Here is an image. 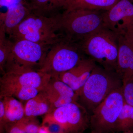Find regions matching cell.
<instances>
[{
	"label": "cell",
	"mask_w": 133,
	"mask_h": 133,
	"mask_svg": "<svg viewBox=\"0 0 133 133\" xmlns=\"http://www.w3.org/2000/svg\"><path fill=\"white\" fill-rule=\"evenodd\" d=\"M122 90L125 103L133 106V77L122 83Z\"/></svg>",
	"instance_id": "21"
},
{
	"label": "cell",
	"mask_w": 133,
	"mask_h": 133,
	"mask_svg": "<svg viewBox=\"0 0 133 133\" xmlns=\"http://www.w3.org/2000/svg\"><path fill=\"white\" fill-rule=\"evenodd\" d=\"M78 44L85 55L105 69L116 72L119 49L117 33L104 27Z\"/></svg>",
	"instance_id": "3"
},
{
	"label": "cell",
	"mask_w": 133,
	"mask_h": 133,
	"mask_svg": "<svg viewBox=\"0 0 133 133\" xmlns=\"http://www.w3.org/2000/svg\"><path fill=\"white\" fill-rule=\"evenodd\" d=\"M23 127L26 133H38L41 127L37 123L36 117L24 116L22 119Z\"/></svg>",
	"instance_id": "23"
},
{
	"label": "cell",
	"mask_w": 133,
	"mask_h": 133,
	"mask_svg": "<svg viewBox=\"0 0 133 133\" xmlns=\"http://www.w3.org/2000/svg\"><path fill=\"white\" fill-rule=\"evenodd\" d=\"M104 26L122 35L130 31L133 24V2L131 0H119L103 14Z\"/></svg>",
	"instance_id": "10"
},
{
	"label": "cell",
	"mask_w": 133,
	"mask_h": 133,
	"mask_svg": "<svg viewBox=\"0 0 133 133\" xmlns=\"http://www.w3.org/2000/svg\"><path fill=\"white\" fill-rule=\"evenodd\" d=\"M125 103L122 87L111 93L91 114V131L98 133L115 132L117 120Z\"/></svg>",
	"instance_id": "8"
},
{
	"label": "cell",
	"mask_w": 133,
	"mask_h": 133,
	"mask_svg": "<svg viewBox=\"0 0 133 133\" xmlns=\"http://www.w3.org/2000/svg\"><path fill=\"white\" fill-rule=\"evenodd\" d=\"M90 115L85 108L75 101L45 115L42 126H56L58 133H84L90 127Z\"/></svg>",
	"instance_id": "7"
},
{
	"label": "cell",
	"mask_w": 133,
	"mask_h": 133,
	"mask_svg": "<svg viewBox=\"0 0 133 133\" xmlns=\"http://www.w3.org/2000/svg\"><path fill=\"white\" fill-rule=\"evenodd\" d=\"M38 133H55L50 131L49 128L45 126H42L41 127Z\"/></svg>",
	"instance_id": "26"
},
{
	"label": "cell",
	"mask_w": 133,
	"mask_h": 133,
	"mask_svg": "<svg viewBox=\"0 0 133 133\" xmlns=\"http://www.w3.org/2000/svg\"><path fill=\"white\" fill-rule=\"evenodd\" d=\"M0 124L1 130V131L3 128H5V126L7 124L4 105L1 99H0Z\"/></svg>",
	"instance_id": "25"
},
{
	"label": "cell",
	"mask_w": 133,
	"mask_h": 133,
	"mask_svg": "<svg viewBox=\"0 0 133 133\" xmlns=\"http://www.w3.org/2000/svg\"><path fill=\"white\" fill-rule=\"evenodd\" d=\"M61 14L45 15L31 12L15 29L9 38L51 46L65 37L60 24Z\"/></svg>",
	"instance_id": "1"
},
{
	"label": "cell",
	"mask_w": 133,
	"mask_h": 133,
	"mask_svg": "<svg viewBox=\"0 0 133 133\" xmlns=\"http://www.w3.org/2000/svg\"><path fill=\"white\" fill-rule=\"evenodd\" d=\"M31 12L45 15L59 14L60 10H65L68 0H27Z\"/></svg>",
	"instance_id": "14"
},
{
	"label": "cell",
	"mask_w": 133,
	"mask_h": 133,
	"mask_svg": "<svg viewBox=\"0 0 133 133\" xmlns=\"http://www.w3.org/2000/svg\"><path fill=\"white\" fill-rule=\"evenodd\" d=\"M41 91L37 88L30 87H18L8 91L0 96V98L6 96H12L21 101L27 102L36 97Z\"/></svg>",
	"instance_id": "19"
},
{
	"label": "cell",
	"mask_w": 133,
	"mask_h": 133,
	"mask_svg": "<svg viewBox=\"0 0 133 133\" xmlns=\"http://www.w3.org/2000/svg\"><path fill=\"white\" fill-rule=\"evenodd\" d=\"M131 1H132V2H133V0H131Z\"/></svg>",
	"instance_id": "30"
},
{
	"label": "cell",
	"mask_w": 133,
	"mask_h": 133,
	"mask_svg": "<svg viewBox=\"0 0 133 133\" xmlns=\"http://www.w3.org/2000/svg\"><path fill=\"white\" fill-rule=\"evenodd\" d=\"M43 91L47 95L70 98L78 101L77 94L57 77H51Z\"/></svg>",
	"instance_id": "17"
},
{
	"label": "cell",
	"mask_w": 133,
	"mask_h": 133,
	"mask_svg": "<svg viewBox=\"0 0 133 133\" xmlns=\"http://www.w3.org/2000/svg\"><path fill=\"white\" fill-rule=\"evenodd\" d=\"M131 33H132L133 35V26L132 27V28L131 29V31H130Z\"/></svg>",
	"instance_id": "28"
},
{
	"label": "cell",
	"mask_w": 133,
	"mask_h": 133,
	"mask_svg": "<svg viewBox=\"0 0 133 133\" xmlns=\"http://www.w3.org/2000/svg\"><path fill=\"white\" fill-rule=\"evenodd\" d=\"M133 132V106L125 103L116 122L115 132Z\"/></svg>",
	"instance_id": "18"
},
{
	"label": "cell",
	"mask_w": 133,
	"mask_h": 133,
	"mask_svg": "<svg viewBox=\"0 0 133 133\" xmlns=\"http://www.w3.org/2000/svg\"><path fill=\"white\" fill-rule=\"evenodd\" d=\"M53 110L51 103L43 90L35 97L27 101L24 106L26 117H36L45 115Z\"/></svg>",
	"instance_id": "13"
},
{
	"label": "cell",
	"mask_w": 133,
	"mask_h": 133,
	"mask_svg": "<svg viewBox=\"0 0 133 133\" xmlns=\"http://www.w3.org/2000/svg\"><path fill=\"white\" fill-rule=\"evenodd\" d=\"M96 65L93 59L85 57L74 67L56 77L77 93L85 84Z\"/></svg>",
	"instance_id": "11"
},
{
	"label": "cell",
	"mask_w": 133,
	"mask_h": 133,
	"mask_svg": "<svg viewBox=\"0 0 133 133\" xmlns=\"http://www.w3.org/2000/svg\"><path fill=\"white\" fill-rule=\"evenodd\" d=\"M6 35L4 28L0 26V69L2 74L13 44V41L7 38Z\"/></svg>",
	"instance_id": "20"
},
{
	"label": "cell",
	"mask_w": 133,
	"mask_h": 133,
	"mask_svg": "<svg viewBox=\"0 0 133 133\" xmlns=\"http://www.w3.org/2000/svg\"><path fill=\"white\" fill-rule=\"evenodd\" d=\"M119 0H68L66 9H83L107 11Z\"/></svg>",
	"instance_id": "15"
},
{
	"label": "cell",
	"mask_w": 133,
	"mask_h": 133,
	"mask_svg": "<svg viewBox=\"0 0 133 133\" xmlns=\"http://www.w3.org/2000/svg\"><path fill=\"white\" fill-rule=\"evenodd\" d=\"M122 85V80L116 71L97 65L85 84L77 92L78 101L91 114L111 93Z\"/></svg>",
	"instance_id": "2"
},
{
	"label": "cell",
	"mask_w": 133,
	"mask_h": 133,
	"mask_svg": "<svg viewBox=\"0 0 133 133\" xmlns=\"http://www.w3.org/2000/svg\"><path fill=\"white\" fill-rule=\"evenodd\" d=\"M105 11L66 9L61 14L60 24L65 37L78 43L104 26Z\"/></svg>",
	"instance_id": "4"
},
{
	"label": "cell",
	"mask_w": 133,
	"mask_h": 133,
	"mask_svg": "<svg viewBox=\"0 0 133 133\" xmlns=\"http://www.w3.org/2000/svg\"><path fill=\"white\" fill-rule=\"evenodd\" d=\"M26 1L27 0H0V19L4 17L8 11Z\"/></svg>",
	"instance_id": "22"
},
{
	"label": "cell",
	"mask_w": 133,
	"mask_h": 133,
	"mask_svg": "<svg viewBox=\"0 0 133 133\" xmlns=\"http://www.w3.org/2000/svg\"><path fill=\"white\" fill-rule=\"evenodd\" d=\"M51 78L50 75L35 70L5 72L0 78V96L18 87H30L42 91Z\"/></svg>",
	"instance_id": "9"
},
{
	"label": "cell",
	"mask_w": 133,
	"mask_h": 133,
	"mask_svg": "<svg viewBox=\"0 0 133 133\" xmlns=\"http://www.w3.org/2000/svg\"><path fill=\"white\" fill-rule=\"evenodd\" d=\"M111 133H133V132L131 131H127V132H114Z\"/></svg>",
	"instance_id": "27"
},
{
	"label": "cell",
	"mask_w": 133,
	"mask_h": 133,
	"mask_svg": "<svg viewBox=\"0 0 133 133\" xmlns=\"http://www.w3.org/2000/svg\"><path fill=\"white\" fill-rule=\"evenodd\" d=\"M118 35L119 49L116 72L123 83L133 77V35L129 31Z\"/></svg>",
	"instance_id": "12"
},
{
	"label": "cell",
	"mask_w": 133,
	"mask_h": 133,
	"mask_svg": "<svg viewBox=\"0 0 133 133\" xmlns=\"http://www.w3.org/2000/svg\"><path fill=\"white\" fill-rule=\"evenodd\" d=\"M12 41V49L4 67V74L9 72L38 70L51 46L26 40Z\"/></svg>",
	"instance_id": "5"
},
{
	"label": "cell",
	"mask_w": 133,
	"mask_h": 133,
	"mask_svg": "<svg viewBox=\"0 0 133 133\" xmlns=\"http://www.w3.org/2000/svg\"><path fill=\"white\" fill-rule=\"evenodd\" d=\"M85 55L78 43L65 37L51 46L37 71L57 77L76 66L85 57Z\"/></svg>",
	"instance_id": "6"
},
{
	"label": "cell",
	"mask_w": 133,
	"mask_h": 133,
	"mask_svg": "<svg viewBox=\"0 0 133 133\" xmlns=\"http://www.w3.org/2000/svg\"><path fill=\"white\" fill-rule=\"evenodd\" d=\"M0 99L4 105L7 124L15 123L24 118V106L19 100L12 96L3 97Z\"/></svg>",
	"instance_id": "16"
},
{
	"label": "cell",
	"mask_w": 133,
	"mask_h": 133,
	"mask_svg": "<svg viewBox=\"0 0 133 133\" xmlns=\"http://www.w3.org/2000/svg\"><path fill=\"white\" fill-rule=\"evenodd\" d=\"M88 133H98L95 132H93V131H91V132H89Z\"/></svg>",
	"instance_id": "29"
},
{
	"label": "cell",
	"mask_w": 133,
	"mask_h": 133,
	"mask_svg": "<svg viewBox=\"0 0 133 133\" xmlns=\"http://www.w3.org/2000/svg\"><path fill=\"white\" fill-rule=\"evenodd\" d=\"M5 128L7 133H26L22 119L15 123H8Z\"/></svg>",
	"instance_id": "24"
}]
</instances>
